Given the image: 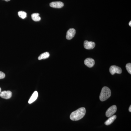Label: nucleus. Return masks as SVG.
<instances>
[{
  "mask_svg": "<svg viewBox=\"0 0 131 131\" xmlns=\"http://www.w3.org/2000/svg\"><path fill=\"white\" fill-rule=\"evenodd\" d=\"M86 113V110L84 107H81L71 113L70 118L73 121H77L81 119L84 117Z\"/></svg>",
  "mask_w": 131,
  "mask_h": 131,
  "instance_id": "1",
  "label": "nucleus"
},
{
  "mask_svg": "<svg viewBox=\"0 0 131 131\" xmlns=\"http://www.w3.org/2000/svg\"><path fill=\"white\" fill-rule=\"evenodd\" d=\"M111 95V91L110 89L107 87H103L100 95V100L101 101H104L110 98Z\"/></svg>",
  "mask_w": 131,
  "mask_h": 131,
  "instance_id": "2",
  "label": "nucleus"
},
{
  "mask_svg": "<svg viewBox=\"0 0 131 131\" xmlns=\"http://www.w3.org/2000/svg\"><path fill=\"white\" fill-rule=\"evenodd\" d=\"M117 107L115 105L112 106L107 110L106 113V115L107 117H110L113 116L116 113Z\"/></svg>",
  "mask_w": 131,
  "mask_h": 131,
  "instance_id": "3",
  "label": "nucleus"
},
{
  "mask_svg": "<svg viewBox=\"0 0 131 131\" xmlns=\"http://www.w3.org/2000/svg\"><path fill=\"white\" fill-rule=\"evenodd\" d=\"M109 71L111 74L114 75L115 73L120 74L122 73V70L121 68L118 66L115 65H113L110 67Z\"/></svg>",
  "mask_w": 131,
  "mask_h": 131,
  "instance_id": "4",
  "label": "nucleus"
},
{
  "mask_svg": "<svg viewBox=\"0 0 131 131\" xmlns=\"http://www.w3.org/2000/svg\"><path fill=\"white\" fill-rule=\"evenodd\" d=\"M75 33L76 31L75 29L70 28L67 31L66 35V39L68 40H71L74 37Z\"/></svg>",
  "mask_w": 131,
  "mask_h": 131,
  "instance_id": "5",
  "label": "nucleus"
},
{
  "mask_svg": "<svg viewBox=\"0 0 131 131\" xmlns=\"http://www.w3.org/2000/svg\"><path fill=\"white\" fill-rule=\"evenodd\" d=\"M12 93L10 91H4L0 93V96L1 98L5 99H8L11 98Z\"/></svg>",
  "mask_w": 131,
  "mask_h": 131,
  "instance_id": "6",
  "label": "nucleus"
},
{
  "mask_svg": "<svg viewBox=\"0 0 131 131\" xmlns=\"http://www.w3.org/2000/svg\"><path fill=\"white\" fill-rule=\"evenodd\" d=\"M95 46V43L93 42H89L86 40L84 42V48L88 50L93 49Z\"/></svg>",
  "mask_w": 131,
  "mask_h": 131,
  "instance_id": "7",
  "label": "nucleus"
},
{
  "mask_svg": "<svg viewBox=\"0 0 131 131\" xmlns=\"http://www.w3.org/2000/svg\"><path fill=\"white\" fill-rule=\"evenodd\" d=\"M95 62L94 59L91 58L86 59L84 61V63L89 68H91L93 67Z\"/></svg>",
  "mask_w": 131,
  "mask_h": 131,
  "instance_id": "8",
  "label": "nucleus"
},
{
  "mask_svg": "<svg viewBox=\"0 0 131 131\" xmlns=\"http://www.w3.org/2000/svg\"><path fill=\"white\" fill-rule=\"evenodd\" d=\"M50 6L51 7L54 8H60L63 7L64 4L63 3L61 2H54L51 3Z\"/></svg>",
  "mask_w": 131,
  "mask_h": 131,
  "instance_id": "9",
  "label": "nucleus"
},
{
  "mask_svg": "<svg viewBox=\"0 0 131 131\" xmlns=\"http://www.w3.org/2000/svg\"><path fill=\"white\" fill-rule=\"evenodd\" d=\"M38 94L37 91H34V93H33L32 95L31 96V98H30V100H29L28 103L29 104H31V103L34 102L38 98Z\"/></svg>",
  "mask_w": 131,
  "mask_h": 131,
  "instance_id": "10",
  "label": "nucleus"
},
{
  "mask_svg": "<svg viewBox=\"0 0 131 131\" xmlns=\"http://www.w3.org/2000/svg\"><path fill=\"white\" fill-rule=\"evenodd\" d=\"M116 118H117V116L116 115H113V116L109 117V118L105 122V124L107 126L111 125L115 120Z\"/></svg>",
  "mask_w": 131,
  "mask_h": 131,
  "instance_id": "11",
  "label": "nucleus"
},
{
  "mask_svg": "<svg viewBox=\"0 0 131 131\" xmlns=\"http://www.w3.org/2000/svg\"><path fill=\"white\" fill-rule=\"evenodd\" d=\"M39 13H34L31 15L32 19L34 21H40L41 19V18L39 16Z\"/></svg>",
  "mask_w": 131,
  "mask_h": 131,
  "instance_id": "12",
  "label": "nucleus"
},
{
  "mask_svg": "<svg viewBox=\"0 0 131 131\" xmlns=\"http://www.w3.org/2000/svg\"><path fill=\"white\" fill-rule=\"evenodd\" d=\"M49 56H50V54L49 52H46L41 54L38 58V59L39 60L46 59L48 58Z\"/></svg>",
  "mask_w": 131,
  "mask_h": 131,
  "instance_id": "13",
  "label": "nucleus"
},
{
  "mask_svg": "<svg viewBox=\"0 0 131 131\" xmlns=\"http://www.w3.org/2000/svg\"><path fill=\"white\" fill-rule=\"evenodd\" d=\"M19 16L21 19H24L27 17V13L26 12L23 11H19L18 12Z\"/></svg>",
  "mask_w": 131,
  "mask_h": 131,
  "instance_id": "14",
  "label": "nucleus"
},
{
  "mask_svg": "<svg viewBox=\"0 0 131 131\" xmlns=\"http://www.w3.org/2000/svg\"><path fill=\"white\" fill-rule=\"evenodd\" d=\"M126 68L128 73L131 74V63H128L127 64L126 66Z\"/></svg>",
  "mask_w": 131,
  "mask_h": 131,
  "instance_id": "15",
  "label": "nucleus"
},
{
  "mask_svg": "<svg viewBox=\"0 0 131 131\" xmlns=\"http://www.w3.org/2000/svg\"><path fill=\"white\" fill-rule=\"evenodd\" d=\"M5 73L0 71V79H2L5 78Z\"/></svg>",
  "mask_w": 131,
  "mask_h": 131,
  "instance_id": "16",
  "label": "nucleus"
},
{
  "mask_svg": "<svg viewBox=\"0 0 131 131\" xmlns=\"http://www.w3.org/2000/svg\"><path fill=\"white\" fill-rule=\"evenodd\" d=\"M129 112H131V106H130V107L129 108Z\"/></svg>",
  "mask_w": 131,
  "mask_h": 131,
  "instance_id": "17",
  "label": "nucleus"
},
{
  "mask_svg": "<svg viewBox=\"0 0 131 131\" xmlns=\"http://www.w3.org/2000/svg\"><path fill=\"white\" fill-rule=\"evenodd\" d=\"M129 25L130 26H131V21H130L129 23Z\"/></svg>",
  "mask_w": 131,
  "mask_h": 131,
  "instance_id": "18",
  "label": "nucleus"
},
{
  "mask_svg": "<svg viewBox=\"0 0 131 131\" xmlns=\"http://www.w3.org/2000/svg\"><path fill=\"white\" fill-rule=\"evenodd\" d=\"M4 1H6V2H8L10 1V0H4Z\"/></svg>",
  "mask_w": 131,
  "mask_h": 131,
  "instance_id": "19",
  "label": "nucleus"
},
{
  "mask_svg": "<svg viewBox=\"0 0 131 131\" xmlns=\"http://www.w3.org/2000/svg\"><path fill=\"white\" fill-rule=\"evenodd\" d=\"M1 88H0V93H1Z\"/></svg>",
  "mask_w": 131,
  "mask_h": 131,
  "instance_id": "20",
  "label": "nucleus"
}]
</instances>
